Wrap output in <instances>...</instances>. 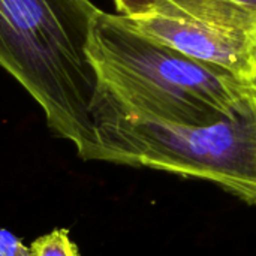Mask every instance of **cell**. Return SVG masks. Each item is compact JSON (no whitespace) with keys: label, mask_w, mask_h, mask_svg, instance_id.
<instances>
[{"label":"cell","mask_w":256,"mask_h":256,"mask_svg":"<svg viewBox=\"0 0 256 256\" xmlns=\"http://www.w3.org/2000/svg\"><path fill=\"white\" fill-rule=\"evenodd\" d=\"M87 50L99 80L94 126L106 116L208 124L232 116L256 92V82L178 52L120 14L99 9Z\"/></svg>","instance_id":"obj_1"},{"label":"cell","mask_w":256,"mask_h":256,"mask_svg":"<svg viewBox=\"0 0 256 256\" xmlns=\"http://www.w3.org/2000/svg\"><path fill=\"white\" fill-rule=\"evenodd\" d=\"M92 0H0V68L38 102L48 128L94 160L93 105L99 80L88 39Z\"/></svg>","instance_id":"obj_2"},{"label":"cell","mask_w":256,"mask_h":256,"mask_svg":"<svg viewBox=\"0 0 256 256\" xmlns=\"http://www.w3.org/2000/svg\"><path fill=\"white\" fill-rule=\"evenodd\" d=\"M94 160L210 182L256 206V92L232 116L171 124L106 116L94 126Z\"/></svg>","instance_id":"obj_3"},{"label":"cell","mask_w":256,"mask_h":256,"mask_svg":"<svg viewBox=\"0 0 256 256\" xmlns=\"http://www.w3.org/2000/svg\"><path fill=\"white\" fill-rule=\"evenodd\" d=\"M124 18L136 30L196 62L228 72L243 81L256 82L255 38L158 12Z\"/></svg>","instance_id":"obj_4"},{"label":"cell","mask_w":256,"mask_h":256,"mask_svg":"<svg viewBox=\"0 0 256 256\" xmlns=\"http://www.w3.org/2000/svg\"><path fill=\"white\" fill-rule=\"evenodd\" d=\"M147 12H158L256 39V12L230 0H156Z\"/></svg>","instance_id":"obj_5"},{"label":"cell","mask_w":256,"mask_h":256,"mask_svg":"<svg viewBox=\"0 0 256 256\" xmlns=\"http://www.w3.org/2000/svg\"><path fill=\"white\" fill-rule=\"evenodd\" d=\"M32 256H80L76 244L70 240L69 231L56 228L38 237L30 244Z\"/></svg>","instance_id":"obj_6"},{"label":"cell","mask_w":256,"mask_h":256,"mask_svg":"<svg viewBox=\"0 0 256 256\" xmlns=\"http://www.w3.org/2000/svg\"><path fill=\"white\" fill-rule=\"evenodd\" d=\"M0 256H32V250L14 232L0 226Z\"/></svg>","instance_id":"obj_7"},{"label":"cell","mask_w":256,"mask_h":256,"mask_svg":"<svg viewBox=\"0 0 256 256\" xmlns=\"http://www.w3.org/2000/svg\"><path fill=\"white\" fill-rule=\"evenodd\" d=\"M156 0H114L117 14L124 16L141 15L153 8Z\"/></svg>","instance_id":"obj_8"},{"label":"cell","mask_w":256,"mask_h":256,"mask_svg":"<svg viewBox=\"0 0 256 256\" xmlns=\"http://www.w3.org/2000/svg\"><path fill=\"white\" fill-rule=\"evenodd\" d=\"M230 2H232L244 9H249L252 12H256V0H230Z\"/></svg>","instance_id":"obj_9"}]
</instances>
